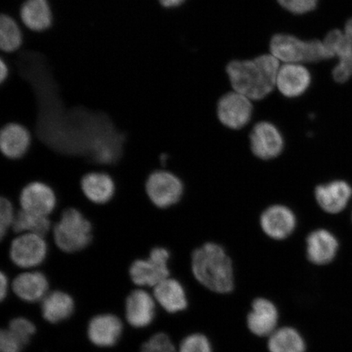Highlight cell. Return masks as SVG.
Segmentation results:
<instances>
[{
	"label": "cell",
	"mask_w": 352,
	"mask_h": 352,
	"mask_svg": "<svg viewBox=\"0 0 352 352\" xmlns=\"http://www.w3.org/2000/svg\"><path fill=\"white\" fill-rule=\"evenodd\" d=\"M280 61L272 54L252 60H235L228 63L226 72L234 91L252 100H261L274 91Z\"/></svg>",
	"instance_id": "cell-1"
},
{
	"label": "cell",
	"mask_w": 352,
	"mask_h": 352,
	"mask_svg": "<svg viewBox=\"0 0 352 352\" xmlns=\"http://www.w3.org/2000/svg\"><path fill=\"white\" fill-rule=\"evenodd\" d=\"M190 267L197 283L211 292L228 294L234 289L232 261L221 245L208 242L193 250Z\"/></svg>",
	"instance_id": "cell-2"
},
{
	"label": "cell",
	"mask_w": 352,
	"mask_h": 352,
	"mask_svg": "<svg viewBox=\"0 0 352 352\" xmlns=\"http://www.w3.org/2000/svg\"><path fill=\"white\" fill-rule=\"evenodd\" d=\"M92 224L80 210L70 208L60 213L50 233L56 248L65 253L82 252L92 241Z\"/></svg>",
	"instance_id": "cell-3"
},
{
	"label": "cell",
	"mask_w": 352,
	"mask_h": 352,
	"mask_svg": "<svg viewBox=\"0 0 352 352\" xmlns=\"http://www.w3.org/2000/svg\"><path fill=\"white\" fill-rule=\"evenodd\" d=\"M270 52L284 64L315 63L331 59L324 42L302 41L292 34H276L270 41Z\"/></svg>",
	"instance_id": "cell-4"
},
{
	"label": "cell",
	"mask_w": 352,
	"mask_h": 352,
	"mask_svg": "<svg viewBox=\"0 0 352 352\" xmlns=\"http://www.w3.org/2000/svg\"><path fill=\"white\" fill-rule=\"evenodd\" d=\"M170 252L162 246H156L147 258L136 259L131 263L129 275L136 288L153 289L171 276Z\"/></svg>",
	"instance_id": "cell-5"
},
{
	"label": "cell",
	"mask_w": 352,
	"mask_h": 352,
	"mask_svg": "<svg viewBox=\"0 0 352 352\" xmlns=\"http://www.w3.org/2000/svg\"><path fill=\"white\" fill-rule=\"evenodd\" d=\"M145 191L153 206L166 210L182 201L186 193V184L179 176L171 171L157 170L149 175Z\"/></svg>",
	"instance_id": "cell-6"
},
{
	"label": "cell",
	"mask_w": 352,
	"mask_h": 352,
	"mask_svg": "<svg viewBox=\"0 0 352 352\" xmlns=\"http://www.w3.org/2000/svg\"><path fill=\"white\" fill-rule=\"evenodd\" d=\"M47 253L45 237L33 233L13 237L8 250L10 261L21 271L38 270L45 262Z\"/></svg>",
	"instance_id": "cell-7"
},
{
	"label": "cell",
	"mask_w": 352,
	"mask_h": 352,
	"mask_svg": "<svg viewBox=\"0 0 352 352\" xmlns=\"http://www.w3.org/2000/svg\"><path fill=\"white\" fill-rule=\"evenodd\" d=\"M253 109L252 100L239 92L231 91L219 100L217 116L228 129L240 130L252 120Z\"/></svg>",
	"instance_id": "cell-8"
},
{
	"label": "cell",
	"mask_w": 352,
	"mask_h": 352,
	"mask_svg": "<svg viewBox=\"0 0 352 352\" xmlns=\"http://www.w3.org/2000/svg\"><path fill=\"white\" fill-rule=\"evenodd\" d=\"M250 149L259 160L268 161L278 157L284 149V138L278 129L270 122H261L250 135Z\"/></svg>",
	"instance_id": "cell-9"
},
{
	"label": "cell",
	"mask_w": 352,
	"mask_h": 352,
	"mask_svg": "<svg viewBox=\"0 0 352 352\" xmlns=\"http://www.w3.org/2000/svg\"><path fill=\"white\" fill-rule=\"evenodd\" d=\"M56 205L57 198L54 189L45 183L34 182L22 188L17 209L50 217Z\"/></svg>",
	"instance_id": "cell-10"
},
{
	"label": "cell",
	"mask_w": 352,
	"mask_h": 352,
	"mask_svg": "<svg viewBox=\"0 0 352 352\" xmlns=\"http://www.w3.org/2000/svg\"><path fill=\"white\" fill-rule=\"evenodd\" d=\"M280 314L275 303L266 298H257L246 316V327L253 336L268 338L279 327Z\"/></svg>",
	"instance_id": "cell-11"
},
{
	"label": "cell",
	"mask_w": 352,
	"mask_h": 352,
	"mask_svg": "<svg viewBox=\"0 0 352 352\" xmlns=\"http://www.w3.org/2000/svg\"><path fill=\"white\" fill-rule=\"evenodd\" d=\"M51 290L50 280L38 270L21 271L11 280V293L26 303H38Z\"/></svg>",
	"instance_id": "cell-12"
},
{
	"label": "cell",
	"mask_w": 352,
	"mask_h": 352,
	"mask_svg": "<svg viewBox=\"0 0 352 352\" xmlns=\"http://www.w3.org/2000/svg\"><path fill=\"white\" fill-rule=\"evenodd\" d=\"M261 227L265 234L272 240L281 241L292 234L296 228V214L287 206L272 205L261 214Z\"/></svg>",
	"instance_id": "cell-13"
},
{
	"label": "cell",
	"mask_w": 352,
	"mask_h": 352,
	"mask_svg": "<svg viewBox=\"0 0 352 352\" xmlns=\"http://www.w3.org/2000/svg\"><path fill=\"white\" fill-rule=\"evenodd\" d=\"M33 135L24 125L10 122L0 130V153L7 160H19L28 153Z\"/></svg>",
	"instance_id": "cell-14"
},
{
	"label": "cell",
	"mask_w": 352,
	"mask_h": 352,
	"mask_svg": "<svg viewBox=\"0 0 352 352\" xmlns=\"http://www.w3.org/2000/svg\"><path fill=\"white\" fill-rule=\"evenodd\" d=\"M126 318L135 328L148 327L156 314V300L146 289L135 288L125 298Z\"/></svg>",
	"instance_id": "cell-15"
},
{
	"label": "cell",
	"mask_w": 352,
	"mask_h": 352,
	"mask_svg": "<svg viewBox=\"0 0 352 352\" xmlns=\"http://www.w3.org/2000/svg\"><path fill=\"white\" fill-rule=\"evenodd\" d=\"M315 198L324 212L336 214L346 208L352 197V188L345 180L336 179L319 184L315 188Z\"/></svg>",
	"instance_id": "cell-16"
},
{
	"label": "cell",
	"mask_w": 352,
	"mask_h": 352,
	"mask_svg": "<svg viewBox=\"0 0 352 352\" xmlns=\"http://www.w3.org/2000/svg\"><path fill=\"white\" fill-rule=\"evenodd\" d=\"M311 82V76L305 65L284 64L276 76L277 89L287 98H296L305 94Z\"/></svg>",
	"instance_id": "cell-17"
},
{
	"label": "cell",
	"mask_w": 352,
	"mask_h": 352,
	"mask_svg": "<svg viewBox=\"0 0 352 352\" xmlns=\"http://www.w3.org/2000/svg\"><path fill=\"white\" fill-rule=\"evenodd\" d=\"M307 257L314 265L324 266L336 257L340 242L332 232L324 228L312 231L307 237Z\"/></svg>",
	"instance_id": "cell-18"
},
{
	"label": "cell",
	"mask_w": 352,
	"mask_h": 352,
	"mask_svg": "<svg viewBox=\"0 0 352 352\" xmlns=\"http://www.w3.org/2000/svg\"><path fill=\"white\" fill-rule=\"evenodd\" d=\"M152 290L156 302L169 314H178L187 309V292L182 281L177 278L170 276L157 284Z\"/></svg>",
	"instance_id": "cell-19"
},
{
	"label": "cell",
	"mask_w": 352,
	"mask_h": 352,
	"mask_svg": "<svg viewBox=\"0 0 352 352\" xmlns=\"http://www.w3.org/2000/svg\"><path fill=\"white\" fill-rule=\"evenodd\" d=\"M81 188L87 199L96 205L109 204L116 192L112 176L100 170L91 171L83 175Z\"/></svg>",
	"instance_id": "cell-20"
},
{
	"label": "cell",
	"mask_w": 352,
	"mask_h": 352,
	"mask_svg": "<svg viewBox=\"0 0 352 352\" xmlns=\"http://www.w3.org/2000/svg\"><path fill=\"white\" fill-rule=\"evenodd\" d=\"M122 324L120 318L111 314L95 316L88 325V337L99 346H111L121 336Z\"/></svg>",
	"instance_id": "cell-21"
},
{
	"label": "cell",
	"mask_w": 352,
	"mask_h": 352,
	"mask_svg": "<svg viewBox=\"0 0 352 352\" xmlns=\"http://www.w3.org/2000/svg\"><path fill=\"white\" fill-rule=\"evenodd\" d=\"M43 318L58 323L73 314L76 302L72 294L60 289H51L41 302Z\"/></svg>",
	"instance_id": "cell-22"
},
{
	"label": "cell",
	"mask_w": 352,
	"mask_h": 352,
	"mask_svg": "<svg viewBox=\"0 0 352 352\" xmlns=\"http://www.w3.org/2000/svg\"><path fill=\"white\" fill-rule=\"evenodd\" d=\"M52 226H54V223L50 217H42V215L16 209L15 221L12 230L3 239L12 240L13 237L23 234V233H33V234L42 236L46 239L48 235H50Z\"/></svg>",
	"instance_id": "cell-23"
},
{
	"label": "cell",
	"mask_w": 352,
	"mask_h": 352,
	"mask_svg": "<svg viewBox=\"0 0 352 352\" xmlns=\"http://www.w3.org/2000/svg\"><path fill=\"white\" fill-rule=\"evenodd\" d=\"M267 349L268 352H306L307 342L297 329L286 325L267 338Z\"/></svg>",
	"instance_id": "cell-24"
},
{
	"label": "cell",
	"mask_w": 352,
	"mask_h": 352,
	"mask_svg": "<svg viewBox=\"0 0 352 352\" xmlns=\"http://www.w3.org/2000/svg\"><path fill=\"white\" fill-rule=\"evenodd\" d=\"M22 21L34 32L50 28L52 22V12L47 0H26L21 8Z\"/></svg>",
	"instance_id": "cell-25"
},
{
	"label": "cell",
	"mask_w": 352,
	"mask_h": 352,
	"mask_svg": "<svg viewBox=\"0 0 352 352\" xmlns=\"http://www.w3.org/2000/svg\"><path fill=\"white\" fill-rule=\"evenodd\" d=\"M345 44L338 64L333 69V77L337 82H345L352 76V19L347 21L345 29Z\"/></svg>",
	"instance_id": "cell-26"
},
{
	"label": "cell",
	"mask_w": 352,
	"mask_h": 352,
	"mask_svg": "<svg viewBox=\"0 0 352 352\" xmlns=\"http://www.w3.org/2000/svg\"><path fill=\"white\" fill-rule=\"evenodd\" d=\"M22 35L16 21L3 14L0 19V47L6 52H14L21 47Z\"/></svg>",
	"instance_id": "cell-27"
},
{
	"label": "cell",
	"mask_w": 352,
	"mask_h": 352,
	"mask_svg": "<svg viewBox=\"0 0 352 352\" xmlns=\"http://www.w3.org/2000/svg\"><path fill=\"white\" fill-rule=\"evenodd\" d=\"M178 352H214V349L208 336L201 333H195L184 338Z\"/></svg>",
	"instance_id": "cell-28"
},
{
	"label": "cell",
	"mask_w": 352,
	"mask_h": 352,
	"mask_svg": "<svg viewBox=\"0 0 352 352\" xmlns=\"http://www.w3.org/2000/svg\"><path fill=\"white\" fill-rule=\"evenodd\" d=\"M16 213V208L13 202L8 198L0 197V239L11 232Z\"/></svg>",
	"instance_id": "cell-29"
},
{
	"label": "cell",
	"mask_w": 352,
	"mask_h": 352,
	"mask_svg": "<svg viewBox=\"0 0 352 352\" xmlns=\"http://www.w3.org/2000/svg\"><path fill=\"white\" fill-rule=\"evenodd\" d=\"M8 330L25 346L32 340L35 333V327L28 319L19 318L11 321Z\"/></svg>",
	"instance_id": "cell-30"
},
{
	"label": "cell",
	"mask_w": 352,
	"mask_h": 352,
	"mask_svg": "<svg viewBox=\"0 0 352 352\" xmlns=\"http://www.w3.org/2000/svg\"><path fill=\"white\" fill-rule=\"evenodd\" d=\"M142 352H178V350L166 334L160 333L144 343Z\"/></svg>",
	"instance_id": "cell-31"
},
{
	"label": "cell",
	"mask_w": 352,
	"mask_h": 352,
	"mask_svg": "<svg viewBox=\"0 0 352 352\" xmlns=\"http://www.w3.org/2000/svg\"><path fill=\"white\" fill-rule=\"evenodd\" d=\"M280 7L293 14L301 15L314 11L319 0H276Z\"/></svg>",
	"instance_id": "cell-32"
},
{
	"label": "cell",
	"mask_w": 352,
	"mask_h": 352,
	"mask_svg": "<svg viewBox=\"0 0 352 352\" xmlns=\"http://www.w3.org/2000/svg\"><path fill=\"white\" fill-rule=\"evenodd\" d=\"M24 346L12 336L10 330H2L0 333V351L21 352Z\"/></svg>",
	"instance_id": "cell-33"
},
{
	"label": "cell",
	"mask_w": 352,
	"mask_h": 352,
	"mask_svg": "<svg viewBox=\"0 0 352 352\" xmlns=\"http://www.w3.org/2000/svg\"><path fill=\"white\" fill-rule=\"evenodd\" d=\"M11 292V280L3 271H0V300L3 302Z\"/></svg>",
	"instance_id": "cell-34"
},
{
	"label": "cell",
	"mask_w": 352,
	"mask_h": 352,
	"mask_svg": "<svg viewBox=\"0 0 352 352\" xmlns=\"http://www.w3.org/2000/svg\"><path fill=\"white\" fill-rule=\"evenodd\" d=\"M160 3L165 8H175L182 6L186 0H160Z\"/></svg>",
	"instance_id": "cell-35"
},
{
	"label": "cell",
	"mask_w": 352,
	"mask_h": 352,
	"mask_svg": "<svg viewBox=\"0 0 352 352\" xmlns=\"http://www.w3.org/2000/svg\"><path fill=\"white\" fill-rule=\"evenodd\" d=\"M8 76V65L6 63H4V60L1 59L0 60V81L1 82H3L6 80V78Z\"/></svg>",
	"instance_id": "cell-36"
},
{
	"label": "cell",
	"mask_w": 352,
	"mask_h": 352,
	"mask_svg": "<svg viewBox=\"0 0 352 352\" xmlns=\"http://www.w3.org/2000/svg\"><path fill=\"white\" fill-rule=\"evenodd\" d=\"M351 220H352V213H351Z\"/></svg>",
	"instance_id": "cell-37"
}]
</instances>
